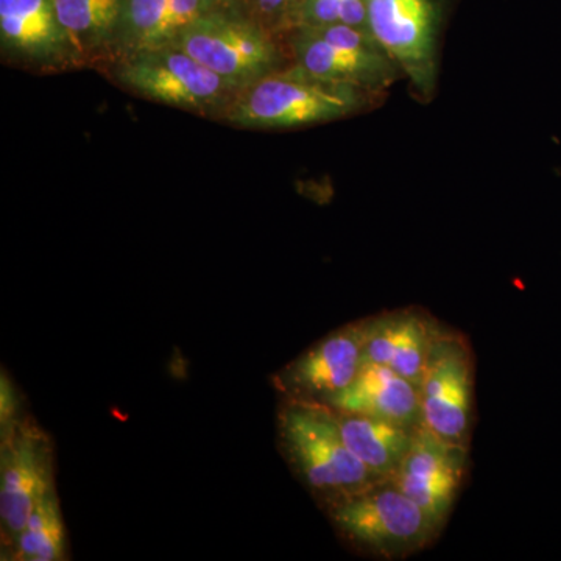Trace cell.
<instances>
[{"mask_svg": "<svg viewBox=\"0 0 561 561\" xmlns=\"http://www.w3.org/2000/svg\"><path fill=\"white\" fill-rule=\"evenodd\" d=\"M383 95L319 79L290 62L239 91L221 121L251 130H289L367 113L382 105Z\"/></svg>", "mask_w": 561, "mask_h": 561, "instance_id": "1", "label": "cell"}, {"mask_svg": "<svg viewBox=\"0 0 561 561\" xmlns=\"http://www.w3.org/2000/svg\"><path fill=\"white\" fill-rule=\"evenodd\" d=\"M279 434L295 470L328 505L382 482L351 453L328 405L291 400L280 413Z\"/></svg>", "mask_w": 561, "mask_h": 561, "instance_id": "2", "label": "cell"}, {"mask_svg": "<svg viewBox=\"0 0 561 561\" xmlns=\"http://www.w3.org/2000/svg\"><path fill=\"white\" fill-rule=\"evenodd\" d=\"M172 44L238 92L291 62L286 41L232 3L203 14Z\"/></svg>", "mask_w": 561, "mask_h": 561, "instance_id": "3", "label": "cell"}, {"mask_svg": "<svg viewBox=\"0 0 561 561\" xmlns=\"http://www.w3.org/2000/svg\"><path fill=\"white\" fill-rule=\"evenodd\" d=\"M331 522L354 548L379 560H402L423 551L442 527L394 481L330 505Z\"/></svg>", "mask_w": 561, "mask_h": 561, "instance_id": "4", "label": "cell"}, {"mask_svg": "<svg viewBox=\"0 0 561 561\" xmlns=\"http://www.w3.org/2000/svg\"><path fill=\"white\" fill-rule=\"evenodd\" d=\"M106 69L133 94L205 117L221 119L238 94L175 44L122 55Z\"/></svg>", "mask_w": 561, "mask_h": 561, "instance_id": "5", "label": "cell"}, {"mask_svg": "<svg viewBox=\"0 0 561 561\" xmlns=\"http://www.w3.org/2000/svg\"><path fill=\"white\" fill-rule=\"evenodd\" d=\"M290 60L313 77L386 94L404 73L373 36L351 25H305L284 38Z\"/></svg>", "mask_w": 561, "mask_h": 561, "instance_id": "6", "label": "cell"}, {"mask_svg": "<svg viewBox=\"0 0 561 561\" xmlns=\"http://www.w3.org/2000/svg\"><path fill=\"white\" fill-rule=\"evenodd\" d=\"M373 38L389 54L421 101L434 98L440 60L437 0H365Z\"/></svg>", "mask_w": 561, "mask_h": 561, "instance_id": "7", "label": "cell"}, {"mask_svg": "<svg viewBox=\"0 0 561 561\" xmlns=\"http://www.w3.org/2000/svg\"><path fill=\"white\" fill-rule=\"evenodd\" d=\"M419 394L421 424L446 440L468 445L474 411V357L459 332L438 330Z\"/></svg>", "mask_w": 561, "mask_h": 561, "instance_id": "8", "label": "cell"}, {"mask_svg": "<svg viewBox=\"0 0 561 561\" xmlns=\"http://www.w3.org/2000/svg\"><path fill=\"white\" fill-rule=\"evenodd\" d=\"M467 465L468 445L446 440L421 424L391 481L443 527L456 504Z\"/></svg>", "mask_w": 561, "mask_h": 561, "instance_id": "9", "label": "cell"}, {"mask_svg": "<svg viewBox=\"0 0 561 561\" xmlns=\"http://www.w3.org/2000/svg\"><path fill=\"white\" fill-rule=\"evenodd\" d=\"M0 46L3 57L22 68L41 72L79 68L54 0H0Z\"/></svg>", "mask_w": 561, "mask_h": 561, "instance_id": "10", "label": "cell"}, {"mask_svg": "<svg viewBox=\"0 0 561 561\" xmlns=\"http://www.w3.org/2000/svg\"><path fill=\"white\" fill-rule=\"evenodd\" d=\"M364 353V320L331 332L297 360L283 376V386L295 401L324 404L359 375Z\"/></svg>", "mask_w": 561, "mask_h": 561, "instance_id": "11", "label": "cell"}, {"mask_svg": "<svg viewBox=\"0 0 561 561\" xmlns=\"http://www.w3.org/2000/svg\"><path fill=\"white\" fill-rule=\"evenodd\" d=\"M440 324L416 308L397 309L364 320V365H382L416 387Z\"/></svg>", "mask_w": 561, "mask_h": 561, "instance_id": "12", "label": "cell"}, {"mask_svg": "<svg viewBox=\"0 0 561 561\" xmlns=\"http://www.w3.org/2000/svg\"><path fill=\"white\" fill-rule=\"evenodd\" d=\"M51 493L49 454L44 442L21 435L7 446L0 476V516L11 535H20L41 501Z\"/></svg>", "mask_w": 561, "mask_h": 561, "instance_id": "13", "label": "cell"}, {"mask_svg": "<svg viewBox=\"0 0 561 561\" xmlns=\"http://www.w3.org/2000/svg\"><path fill=\"white\" fill-rule=\"evenodd\" d=\"M79 68H108L119 54L125 0H54Z\"/></svg>", "mask_w": 561, "mask_h": 561, "instance_id": "14", "label": "cell"}, {"mask_svg": "<svg viewBox=\"0 0 561 561\" xmlns=\"http://www.w3.org/2000/svg\"><path fill=\"white\" fill-rule=\"evenodd\" d=\"M324 405L334 411L362 413L409 427L421 426L419 387L382 365H362L356 379Z\"/></svg>", "mask_w": 561, "mask_h": 561, "instance_id": "15", "label": "cell"}, {"mask_svg": "<svg viewBox=\"0 0 561 561\" xmlns=\"http://www.w3.org/2000/svg\"><path fill=\"white\" fill-rule=\"evenodd\" d=\"M225 3L231 0H125L117 58L172 44L187 25Z\"/></svg>", "mask_w": 561, "mask_h": 561, "instance_id": "16", "label": "cell"}, {"mask_svg": "<svg viewBox=\"0 0 561 561\" xmlns=\"http://www.w3.org/2000/svg\"><path fill=\"white\" fill-rule=\"evenodd\" d=\"M331 411L351 453L382 481L394 479L420 426L409 427L362 413Z\"/></svg>", "mask_w": 561, "mask_h": 561, "instance_id": "17", "label": "cell"}, {"mask_svg": "<svg viewBox=\"0 0 561 561\" xmlns=\"http://www.w3.org/2000/svg\"><path fill=\"white\" fill-rule=\"evenodd\" d=\"M66 531L54 494L36 505L24 529L18 535L21 560L55 561L65 556Z\"/></svg>", "mask_w": 561, "mask_h": 561, "instance_id": "18", "label": "cell"}, {"mask_svg": "<svg viewBox=\"0 0 561 561\" xmlns=\"http://www.w3.org/2000/svg\"><path fill=\"white\" fill-rule=\"evenodd\" d=\"M337 22L359 28L373 36L368 27L365 0H306L298 27L337 24Z\"/></svg>", "mask_w": 561, "mask_h": 561, "instance_id": "19", "label": "cell"}, {"mask_svg": "<svg viewBox=\"0 0 561 561\" xmlns=\"http://www.w3.org/2000/svg\"><path fill=\"white\" fill-rule=\"evenodd\" d=\"M231 3L284 39L298 27L306 0H231Z\"/></svg>", "mask_w": 561, "mask_h": 561, "instance_id": "20", "label": "cell"}]
</instances>
